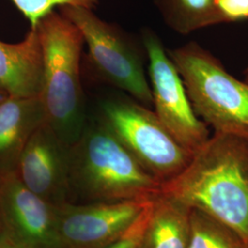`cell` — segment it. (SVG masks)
Returning <instances> with one entry per match:
<instances>
[{"label": "cell", "instance_id": "cell-1", "mask_svg": "<svg viewBox=\"0 0 248 248\" xmlns=\"http://www.w3.org/2000/svg\"><path fill=\"white\" fill-rule=\"evenodd\" d=\"M161 192L223 222L248 246V141L214 133Z\"/></svg>", "mask_w": 248, "mask_h": 248}, {"label": "cell", "instance_id": "cell-2", "mask_svg": "<svg viewBox=\"0 0 248 248\" xmlns=\"http://www.w3.org/2000/svg\"><path fill=\"white\" fill-rule=\"evenodd\" d=\"M161 183L146 172L98 118L88 119L69 146V202L148 199Z\"/></svg>", "mask_w": 248, "mask_h": 248}, {"label": "cell", "instance_id": "cell-3", "mask_svg": "<svg viewBox=\"0 0 248 248\" xmlns=\"http://www.w3.org/2000/svg\"><path fill=\"white\" fill-rule=\"evenodd\" d=\"M43 49L40 99L46 124L68 146L79 138L89 117L81 81L84 40L79 30L58 11L36 25Z\"/></svg>", "mask_w": 248, "mask_h": 248}, {"label": "cell", "instance_id": "cell-4", "mask_svg": "<svg viewBox=\"0 0 248 248\" xmlns=\"http://www.w3.org/2000/svg\"><path fill=\"white\" fill-rule=\"evenodd\" d=\"M167 51L196 115L214 133L248 141V83L232 77L218 58L195 42Z\"/></svg>", "mask_w": 248, "mask_h": 248}, {"label": "cell", "instance_id": "cell-5", "mask_svg": "<svg viewBox=\"0 0 248 248\" xmlns=\"http://www.w3.org/2000/svg\"><path fill=\"white\" fill-rule=\"evenodd\" d=\"M59 12L73 22L88 47V61L95 78L128 93L144 106H153L144 71V46L121 27L108 23L81 7L63 6Z\"/></svg>", "mask_w": 248, "mask_h": 248}, {"label": "cell", "instance_id": "cell-6", "mask_svg": "<svg viewBox=\"0 0 248 248\" xmlns=\"http://www.w3.org/2000/svg\"><path fill=\"white\" fill-rule=\"evenodd\" d=\"M98 108V119L161 185L177 177L192 158L155 111L134 98L109 96L100 100Z\"/></svg>", "mask_w": 248, "mask_h": 248}, {"label": "cell", "instance_id": "cell-7", "mask_svg": "<svg viewBox=\"0 0 248 248\" xmlns=\"http://www.w3.org/2000/svg\"><path fill=\"white\" fill-rule=\"evenodd\" d=\"M142 43L149 62L155 113L177 142L193 155L211 137L208 125L196 115L183 80L158 35L144 28Z\"/></svg>", "mask_w": 248, "mask_h": 248}, {"label": "cell", "instance_id": "cell-8", "mask_svg": "<svg viewBox=\"0 0 248 248\" xmlns=\"http://www.w3.org/2000/svg\"><path fill=\"white\" fill-rule=\"evenodd\" d=\"M151 198L54 206L62 248H102L114 243L137 221Z\"/></svg>", "mask_w": 248, "mask_h": 248}, {"label": "cell", "instance_id": "cell-9", "mask_svg": "<svg viewBox=\"0 0 248 248\" xmlns=\"http://www.w3.org/2000/svg\"><path fill=\"white\" fill-rule=\"evenodd\" d=\"M2 232L21 248H62L54 206L31 192L16 171L0 173Z\"/></svg>", "mask_w": 248, "mask_h": 248}, {"label": "cell", "instance_id": "cell-10", "mask_svg": "<svg viewBox=\"0 0 248 248\" xmlns=\"http://www.w3.org/2000/svg\"><path fill=\"white\" fill-rule=\"evenodd\" d=\"M16 174L31 192L53 206L69 202V146L46 124L31 136Z\"/></svg>", "mask_w": 248, "mask_h": 248}, {"label": "cell", "instance_id": "cell-11", "mask_svg": "<svg viewBox=\"0 0 248 248\" xmlns=\"http://www.w3.org/2000/svg\"><path fill=\"white\" fill-rule=\"evenodd\" d=\"M43 49L37 28L18 44L0 41V92L14 98L39 97L43 82Z\"/></svg>", "mask_w": 248, "mask_h": 248}, {"label": "cell", "instance_id": "cell-12", "mask_svg": "<svg viewBox=\"0 0 248 248\" xmlns=\"http://www.w3.org/2000/svg\"><path fill=\"white\" fill-rule=\"evenodd\" d=\"M45 122L40 97L0 96V173L16 171L29 139Z\"/></svg>", "mask_w": 248, "mask_h": 248}, {"label": "cell", "instance_id": "cell-13", "mask_svg": "<svg viewBox=\"0 0 248 248\" xmlns=\"http://www.w3.org/2000/svg\"><path fill=\"white\" fill-rule=\"evenodd\" d=\"M191 208L159 192L151 198L137 248H187Z\"/></svg>", "mask_w": 248, "mask_h": 248}, {"label": "cell", "instance_id": "cell-14", "mask_svg": "<svg viewBox=\"0 0 248 248\" xmlns=\"http://www.w3.org/2000/svg\"><path fill=\"white\" fill-rule=\"evenodd\" d=\"M166 24L181 35L227 23L216 0H155Z\"/></svg>", "mask_w": 248, "mask_h": 248}, {"label": "cell", "instance_id": "cell-15", "mask_svg": "<svg viewBox=\"0 0 248 248\" xmlns=\"http://www.w3.org/2000/svg\"><path fill=\"white\" fill-rule=\"evenodd\" d=\"M239 234L199 209L190 212L187 248H247Z\"/></svg>", "mask_w": 248, "mask_h": 248}, {"label": "cell", "instance_id": "cell-16", "mask_svg": "<svg viewBox=\"0 0 248 248\" xmlns=\"http://www.w3.org/2000/svg\"><path fill=\"white\" fill-rule=\"evenodd\" d=\"M15 7L29 20L31 28L34 27L55 7L74 6L85 9H96L98 0H11Z\"/></svg>", "mask_w": 248, "mask_h": 248}, {"label": "cell", "instance_id": "cell-17", "mask_svg": "<svg viewBox=\"0 0 248 248\" xmlns=\"http://www.w3.org/2000/svg\"><path fill=\"white\" fill-rule=\"evenodd\" d=\"M216 5L227 23L248 20V0H216Z\"/></svg>", "mask_w": 248, "mask_h": 248}, {"label": "cell", "instance_id": "cell-18", "mask_svg": "<svg viewBox=\"0 0 248 248\" xmlns=\"http://www.w3.org/2000/svg\"><path fill=\"white\" fill-rule=\"evenodd\" d=\"M150 201L146 205V207L144 208L142 214L137 219V221L133 223V225L131 226V228L127 231L120 239H118L114 243L102 248H137L138 242L141 237L142 229L144 227L145 221H146L147 211H148V206L150 203Z\"/></svg>", "mask_w": 248, "mask_h": 248}, {"label": "cell", "instance_id": "cell-19", "mask_svg": "<svg viewBox=\"0 0 248 248\" xmlns=\"http://www.w3.org/2000/svg\"><path fill=\"white\" fill-rule=\"evenodd\" d=\"M0 248H21L9 238L3 232L0 234Z\"/></svg>", "mask_w": 248, "mask_h": 248}, {"label": "cell", "instance_id": "cell-20", "mask_svg": "<svg viewBox=\"0 0 248 248\" xmlns=\"http://www.w3.org/2000/svg\"><path fill=\"white\" fill-rule=\"evenodd\" d=\"M245 81L248 83V67L246 69V71H245Z\"/></svg>", "mask_w": 248, "mask_h": 248}, {"label": "cell", "instance_id": "cell-21", "mask_svg": "<svg viewBox=\"0 0 248 248\" xmlns=\"http://www.w3.org/2000/svg\"><path fill=\"white\" fill-rule=\"evenodd\" d=\"M1 232H2V228H1V223H0V234H1Z\"/></svg>", "mask_w": 248, "mask_h": 248}, {"label": "cell", "instance_id": "cell-22", "mask_svg": "<svg viewBox=\"0 0 248 248\" xmlns=\"http://www.w3.org/2000/svg\"><path fill=\"white\" fill-rule=\"evenodd\" d=\"M1 95H4V94H2V93H1V92H0V96H1Z\"/></svg>", "mask_w": 248, "mask_h": 248}, {"label": "cell", "instance_id": "cell-23", "mask_svg": "<svg viewBox=\"0 0 248 248\" xmlns=\"http://www.w3.org/2000/svg\"><path fill=\"white\" fill-rule=\"evenodd\" d=\"M247 248H248V247H247Z\"/></svg>", "mask_w": 248, "mask_h": 248}]
</instances>
